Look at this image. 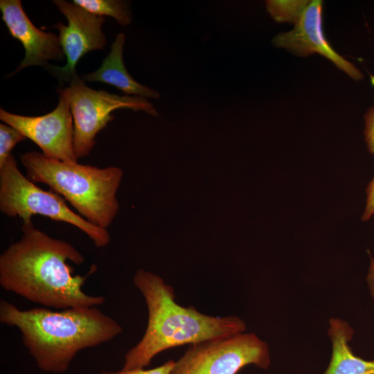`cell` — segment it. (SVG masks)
<instances>
[{
	"label": "cell",
	"instance_id": "obj_1",
	"mask_svg": "<svg viewBox=\"0 0 374 374\" xmlns=\"http://www.w3.org/2000/svg\"><path fill=\"white\" fill-rule=\"evenodd\" d=\"M22 236L0 256V285L30 301L57 310L96 307L105 301L83 290L87 277L74 274L69 262L80 265L83 255L71 244L35 228L22 225Z\"/></svg>",
	"mask_w": 374,
	"mask_h": 374
},
{
	"label": "cell",
	"instance_id": "obj_2",
	"mask_svg": "<svg viewBox=\"0 0 374 374\" xmlns=\"http://www.w3.org/2000/svg\"><path fill=\"white\" fill-rule=\"evenodd\" d=\"M0 322L18 328L39 368L53 373H64L78 352L107 342L123 331L96 307L20 310L3 299Z\"/></svg>",
	"mask_w": 374,
	"mask_h": 374
},
{
	"label": "cell",
	"instance_id": "obj_3",
	"mask_svg": "<svg viewBox=\"0 0 374 374\" xmlns=\"http://www.w3.org/2000/svg\"><path fill=\"white\" fill-rule=\"evenodd\" d=\"M133 281L144 297L148 321L141 339L126 353L123 369L144 368L169 348L246 331L237 316L213 317L179 305L173 288L150 271L139 269Z\"/></svg>",
	"mask_w": 374,
	"mask_h": 374
},
{
	"label": "cell",
	"instance_id": "obj_4",
	"mask_svg": "<svg viewBox=\"0 0 374 374\" xmlns=\"http://www.w3.org/2000/svg\"><path fill=\"white\" fill-rule=\"evenodd\" d=\"M27 177L46 184L94 226L107 230L119 209L116 192L123 170L52 159L30 151L20 156Z\"/></svg>",
	"mask_w": 374,
	"mask_h": 374
},
{
	"label": "cell",
	"instance_id": "obj_5",
	"mask_svg": "<svg viewBox=\"0 0 374 374\" xmlns=\"http://www.w3.org/2000/svg\"><path fill=\"white\" fill-rule=\"evenodd\" d=\"M0 211L10 217H20L23 225L33 223L31 218L35 215L70 224L87 234L98 248L110 242L107 230L94 226L73 212L59 194L39 188L25 177L12 154L0 167Z\"/></svg>",
	"mask_w": 374,
	"mask_h": 374
},
{
	"label": "cell",
	"instance_id": "obj_6",
	"mask_svg": "<svg viewBox=\"0 0 374 374\" xmlns=\"http://www.w3.org/2000/svg\"><path fill=\"white\" fill-rule=\"evenodd\" d=\"M267 344L253 332H239L190 344L170 374H236L254 365L267 369Z\"/></svg>",
	"mask_w": 374,
	"mask_h": 374
},
{
	"label": "cell",
	"instance_id": "obj_7",
	"mask_svg": "<svg viewBox=\"0 0 374 374\" xmlns=\"http://www.w3.org/2000/svg\"><path fill=\"white\" fill-rule=\"evenodd\" d=\"M68 84L63 89L68 96L74 121L73 150L78 159L89 154L96 143V135L114 120L112 111L129 109L159 115L145 98L96 91L88 87L78 75Z\"/></svg>",
	"mask_w": 374,
	"mask_h": 374
},
{
	"label": "cell",
	"instance_id": "obj_8",
	"mask_svg": "<svg viewBox=\"0 0 374 374\" xmlns=\"http://www.w3.org/2000/svg\"><path fill=\"white\" fill-rule=\"evenodd\" d=\"M59 102L52 112L39 116H27L0 109V119L15 128L42 150L50 159L65 163H77L73 150L74 128L69 98L59 89Z\"/></svg>",
	"mask_w": 374,
	"mask_h": 374
},
{
	"label": "cell",
	"instance_id": "obj_9",
	"mask_svg": "<svg viewBox=\"0 0 374 374\" xmlns=\"http://www.w3.org/2000/svg\"><path fill=\"white\" fill-rule=\"evenodd\" d=\"M53 3L68 21L66 26L57 23L52 26L59 31L58 37L66 63L64 66L48 64L45 69L69 84L78 76L75 66L78 60L90 51L104 48L106 38L102 26L105 19L65 0H53Z\"/></svg>",
	"mask_w": 374,
	"mask_h": 374
},
{
	"label": "cell",
	"instance_id": "obj_10",
	"mask_svg": "<svg viewBox=\"0 0 374 374\" xmlns=\"http://www.w3.org/2000/svg\"><path fill=\"white\" fill-rule=\"evenodd\" d=\"M271 42L300 57L318 53L332 62L339 69L356 81L363 73L352 62L339 55L326 39L323 30V2L311 0L293 29L275 35Z\"/></svg>",
	"mask_w": 374,
	"mask_h": 374
},
{
	"label": "cell",
	"instance_id": "obj_11",
	"mask_svg": "<svg viewBox=\"0 0 374 374\" xmlns=\"http://www.w3.org/2000/svg\"><path fill=\"white\" fill-rule=\"evenodd\" d=\"M0 10L10 35L19 40L25 51L24 59L9 76L28 66L45 68L49 60H64L65 55L59 37L36 28L27 17L20 0H1Z\"/></svg>",
	"mask_w": 374,
	"mask_h": 374
},
{
	"label": "cell",
	"instance_id": "obj_12",
	"mask_svg": "<svg viewBox=\"0 0 374 374\" xmlns=\"http://www.w3.org/2000/svg\"><path fill=\"white\" fill-rule=\"evenodd\" d=\"M125 39L124 33H118L101 66L95 71L83 75L82 80L109 84L126 96L134 94L145 98H159L160 93L158 91L139 84L127 71L123 59Z\"/></svg>",
	"mask_w": 374,
	"mask_h": 374
},
{
	"label": "cell",
	"instance_id": "obj_13",
	"mask_svg": "<svg viewBox=\"0 0 374 374\" xmlns=\"http://www.w3.org/2000/svg\"><path fill=\"white\" fill-rule=\"evenodd\" d=\"M354 332L346 321L330 319L328 335L332 353L328 368L322 374H374V360L357 356L349 346Z\"/></svg>",
	"mask_w": 374,
	"mask_h": 374
},
{
	"label": "cell",
	"instance_id": "obj_14",
	"mask_svg": "<svg viewBox=\"0 0 374 374\" xmlns=\"http://www.w3.org/2000/svg\"><path fill=\"white\" fill-rule=\"evenodd\" d=\"M73 3L98 16H109L122 26L132 20L130 3L119 0H73Z\"/></svg>",
	"mask_w": 374,
	"mask_h": 374
},
{
	"label": "cell",
	"instance_id": "obj_15",
	"mask_svg": "<svg viewBox=\"0 0 374 374\" xmlns=\"http://www.w3.org/2000/svg\"><path fill=\"white\" fill-rule=\"evenodd\" d=\"M309 0H267L265 6L271 18L279 23L296 24Z\"/></svg>",
	"mask_w": 374,
	"mask_h": 374
},
{
	"label": "cell",
	"instance_id": "obj_16",
	"mask_svg": "<svg viewBox=\"0 0 374 374\" xmlns=\"http://www.w3.org/2000/svg\"><path fill=\"white\" fill-rule=\"evenodd\" d=\"M26 138L15 128L0 124V167L6 162L15 146Z\"/></svg>",
	"mask_w": 374,
	"mask_h": 374
},
{
	"label": "cell",
	"instance_id": "obj_17",
	"mask_svg": "<svg viewBox=\"0 0 374 374\" xmlns=\"http://www.w3.org/2000/svg\"><path fill=\"white\" fill-rule=\"evenodd\" d=\"M174 364L175 361L170 359L161 366L151 369H122L116 372L103 371L101 374H170Z\"/></svg>",
	"mask_w": 374,
	"mask_h": 374
},
{
	"label": "cell",
	"instance_id": "obj_18",
	"mask_svg": "<svg viewBox=\"0 0 374 374\" xmlns=\"http://www.w3.org/2000/svg\"><path fill=\"white\" fill-rule=\"evenodd\" d=\"M364 138L368 151L374 155V103L364 114Z\"/></svg>",
	"mask_w": 374,
	"mask_h": 374
},
{
	"label": "cell",
	"instance_id": "obj_19",
	"mask_svg": "<svg viewBox=\"0 0 374 374\" xmlns=\"http://www.w3.org/2000/svg\"><path fill=\"white\" fill-rule=\"evenodd\" d=\"M374 215V177L366 188V200L362 220H368Z\"/></svg>",
	"mask_w": 374,
	"mask_h": 374
},
{
	"label": "cell",
	"instance_id": "obj_20",
	"mask_svg": "<svg viewBox=\"0 0 374 374\" xmlns=\"http://www.w3.org/2000/svg\"><path fill=\"white\" fill-rule=\"evenodd\" d=\"M366 283L370 292V294L374 299V258L371 257L368 274L366 276Z\"/></svg>",
	"mask_w": 374,
	"mask_h": 374
}]
</instances>
